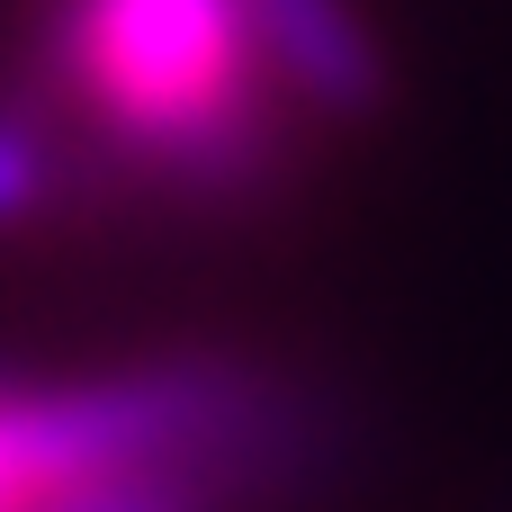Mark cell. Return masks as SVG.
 Here are the masks:
<instances>
[{"label":"cell","instance_id":"cell-1","mask_svg":"<svg viewBox=\"0 0 512 512\" xmlns=\"http://www.w3.org/2000/svg\"><path fill=\"white\" fill-rule=\"evenodd\" d=\"M270 36L252 0H72L63 9V81L72 99L162 171L225 180L261 162Z\"/></svg>","mask_w":512,"mask_h":512},{"label":"cell","instance_id":"cell-2","mask_svg":"<svg viewBox=\"0 0 512 512\" xmlns=\"http://www.w3.org/2000/svg\"><path fill=\"white\" fill-rule=\"evenodd\" d=\"M225 396L207 378H0V512H207Z\"/></svg>","mask_w":512,"mask_h":512}]
</instances>
